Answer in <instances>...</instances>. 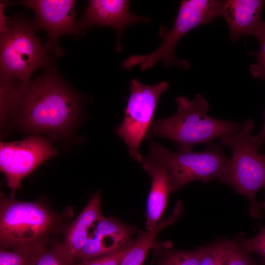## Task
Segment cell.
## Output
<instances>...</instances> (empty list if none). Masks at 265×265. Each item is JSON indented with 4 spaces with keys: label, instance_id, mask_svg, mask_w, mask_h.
<instances>
[{
    "label": "cell",
    "instance_id": "cell-2",
    "mask_svg": "<svg viewBox=\"0 0 265 265\" xmlns=\"http://www.w3.org/2000/svg\"><path fill=\"white\" fill-rule=\"evenodd\" d=\"M175 102L177 111L170 116L153 120L148 136L162 137L173 141L177 147L176 151L191 152L194 146L235 133L242 126V123L209 116L208 104L199 94L191 101L179 96Z\"/></svg>",
    "mask_w": 265,
    "mask_h": 265
},
{
    "label": "cell",
    "instance_id": "cell-4",
    "mask_svg": "<svg viewBox=\"0 0 265 265\" xmlns=\"http://www.w3.org/2000/svg\"><path fill=\"white\" fill-rule=\"evenodd\" d=\"M220 6L221 0H182L172 28L169 29L163 25L159 27L158 34L162 41L159 47L151 53L128 57L122 62V67L129 70L138 66L140 70L145 71L162 62L166 67L174 65L183 70L189 69L190 65L187 60L179 59L176 56L175 47L189 31L211 23L220 16Z\"/></svg>",
    "mask_w": 265,
    "mask_h": 265
},
{
    "label": "cell",
    "instance_id": "cell-13",
    "mask_svg": "<svg viewBox=\"0 0 265 265\" xmlns=\"http://www.w3.org/2000/svg\"><path fill=\"white\" fill-rule=\"evenodd\" d=\"M265 3L263 0H221L220 16L227 23L232 41L244 35L256 36L265 25L261 18Z\"/></svg>",
    "mask_w": 265,
    "mask_h": 265
},
{
    "label": "cell",
    "instance_id": "cell-25",
    "mask_svg": "<svg viewBox=\"0 0 265 265\" xmlns=\"http://www.w3.org/2000/svg\"><path fill=\"white\" fill-rule=\"evenodd\" d=\"M264 116L265 121L262 128L256 135H252L253 141L259 149L263 143L265 141V111L264 112Z\"/></svg>",
    "mask_w": 265,
    "mask_h": 265
},
{
    "label": "cell",
    "instance_id": "cell-14",
    "mask_svg": "<svg viewBox=\"0 0 265 265\" xmlns=\"http://www.w3.org/2000/svg\"><path fill=\"white\" fill-rule=\"evenodd\" d=\"M101 212V193L97 191L67 229L62 243L68 255L76 260L98 223Z\"/></svg>",
    "mask_w": 265,
    "mask_h": 265
},
{
    "label": "cell",
    "instance_id": "cell-9",
    "mask_svg": "<svg viewBox=\"0 0 265 265\" xmlns=\"http://www.w3.org/2000/svg\"><path fill=\"white\" fill-rule=\"evenodd\" d=\"M57 153L49 139L37 134L20 141L1 142L0 168L13 193L20 187L25 177Z\"/></svg>",
    "mask_w": 265,
    "mask_h": 265
},
{
    "label": "cell",
    "instance_id": "cell-23",
    "mask_svg": "<svg viewBox=\"0 0 265 265\" xmlns=\"http://www.w3.org/2000/svg\"><path fill=\"white\" fill-rule=\"evenodd\" d=\"M246 251L258 254L265 262V225L254 237L238 242Z\"/></svg>",
    "mask_w": 265,
    "mask_h": 265
},
{
    "label": "cell",
    "instance_id": "cell-20",
    "mask_svg": "<svg viewBox=\"0 0 265 265\" xmlns=\"http://www.w3.org/2000/svg\"><path fill=\"white\" fill-rule=\"evenodd\" d=\"M76 260L67 253L62 243H52L42 252L36 265H77Z\"/></svg>",
    "mask_w": 265,
    "mask_h": 265
},
{
    "label": "cell",
    "instance_id": "cell-11",
    "mask_svg": "<svg viewBox=\"0 0 265 265\" xmlns=\"http://www.w3.org/2000/svg\"><path fill=\"white\" fill-rule=\"evenodd\" d=\"M130 1L127 0H90L81 18L76 24V35L83 34L91 26H107L117 35L115 50L121 52V38L129 26L140 23H149L150 19L132 13Z\"/></svg>",
    "mask_w": 265,
    "mask_h": 265
},
{
    "label": "cell",
    "instance_id": "cell-6",
    "mask_svg": "<svg viewBox=\"0 0 265 265\" xmlns=\"http://www.w3.org/2000/svg\"><path fill=\"white\" fill-rule=\"evenodd\" d=\"M0 248L12 249L48 240L56 222L53 212L39 202H22L1 193Z\"/></svg>",
    "mask_w": 265,
    "mask_h": 265
},
{
    "label": "cell",
    "instance_id": "cell-22",
    "mask_svg": "<svg viewBox=\"0 0 265 265\" xmlns=\"http://www.w3.org/2000/svg\"><path fill=\"white\" fill-rule=\"evenodd\" d=\"M134 241L111 253L77 262V265H119Z\"/></svg>",
    "mask_w": 265,
    "mask_h": 265
},
{
    "label": "cell",
    "instance_id": "cell-8",
    "mask_svg": "<svg viewBox=\"0 0 265 265\" xmlns=\"http://www.w3.org/2000/svg\"><path fill=\"white\" fill-rule=\"evenodd\" d=\"M168 88L166 81L156 84H143L137 79L130 82V93L122 122L116 132L128 147L130 157L138 163L143 161L139 149L151 124L157 103Z\"/></svg>",
    "mask_w": 265,
    "mask_h": 265
},
{
    "label": "cell",
    "instance_id": "cell-17",
    "mask_svg": "<svg viewBox=\"0 0 265 265\" xmlns=\"http://www.w3.org/2000/svg\"><path fill=\"white\" fill-rule=\"evenodd\" d=\"M151 249L157 265H199L204 247L194 250H180L173 249L171 242L155 240Z\"/></svg>",
    "mask_w": 265,
    "mask_h": 265
},
{
    "label": "cell",
    "instance_id": "cell-7",
    "mask_svg": "<svg viewBox=\"0 0 265 265\" xmlns=\"http://www.w3.org/2000/svg\"><path fill=\"white\" fill-rule=\"evenodd\" d=\"M207 148L198 152H173L150 140L147 157L166 166L171 192H174L191 182L200 180L206 183L221 175L229 158L220 145L209 143Z\"/></svg>",
    "mask_w": 265,
    "mask_h": 265
},
{
    "label": "cell",
    "instance_id": "cell-10",
    "mask_svg": "<svg viewBox=\"0 0 265 265\" xmlns=\"http://www.w3.org/2000/svg\"><path fill=\"white\" fill-rule=\"evenodd\" d=\"M21 3L33 10L35 19L34 30H44L48 34L45 46L55 56L63 54L58 45V39L63 34L76 35L75 22L76 1L74 0H26Z\"/></svg>",
    "mask_w": 265,
    "mask_h": 265
},
{
    "label": "cell",
    "instance_id": "cell-1",
    "mask_svg": "<svg viewBox=\"0 0 265 265\" xmlns=\"http://www.w3.org/2000/svg\"><path fill=\"white\" fill-rule=\"evenodd\" d=\"M82 110L80 97L53 72L26 82L13 80L0 85V117H9L26 132L66 137Z\"/></svg>",
    "mask_w": 265,
    "mask_h": 265
},
{
    "label": "cell",
    "instance_id": "cell-15",
    "mask_svg": "<svg viewBox=\"0 0 265 265\" xmlns=\"http://www.w3.org/2000/svg\"><path fill=\"white\" fill-rule=\"evenodd\" d=\"M143 168L150 175L152 184L147 199L146 230L154 229L159 222L166 208L171 192L169 175L162 162L147 157L142 162Z\"/></svg>",
    "mask_w": 265,
    "mask_h": 265
},
{
    "label": "cell",
    "instance_id": "cell-26",
    "mask_svg": "<svg viewBox=\"0 0 265 265\" xmlns=\"http://www.w3.org/2000/svg\"><path fill=\"white\" fill-rule=\"evenodd\" d=\"M265 188V186H264ZM260 208L263 209L265 212V201L262 203H259Z\"/></svg>",
    "mask_w": 265,
    "mask_h": 265
},
{
    "label": "cell",
    "instance_id": "cell-12",
    "mask_svg": "<svg viewBox=\"0 0 265 265\" xmlns=\"http://www.w3.org/2000/svg\"><path fill=\"white\" fill-rule=\"evenodd\" d=\"M136 228L113 217L98 223L76 259L77 262L107 255L128 245Z\"/></svg>",
    "mask_w": 265,
    "mask_h": 265
},
{
    "label": "cell",
    "instance_id": "cell-16",
    "mask_svg": "<svg viewBox=\"0 0 265 265\" xmlns=\"http://www.w3.org/2000/svg\"><path fill=\"white\" fill-rule=\"evenodd\" d=\"M183 210V203L179 200L172 214L166 219L159 221L154 229L138 231L136 239L119 265H143L156 237L162 230L176 222L181 215Z\"/></svg>",
    "mask_w": 265,
    "mask_h": 265
},
{
    "label": "cell",
    "instance_id": "cell-5",
    "mask_svg": "<svg viewBox=\"0 0 265 265\" xmlns=\"http://www.w3.org/2000/svg\"><path fill=\"white\" fill-rule=\"evenodd\" d=\"M33 24L21 12L0 32V80H30L32 73L49 64L47 51L34 33Z\"/></svg>",
    "mask_w": 265,
    "mask_h": 265
},
{
    "label": "cell",
    "instance_id": "cell-24",
    "mask_svg": "<svg viewBox=\"0 0 265 265\" xmlns=\"http://www.w3.org/2000/svg\"><path fill=\"white\" fill-rule=\"evenodd\" d=\"M224 265H258L251 257L250 252L237 242L234 249L226 261Z\"/></svg>",
    "mask_w": 265,
    "mask_h": 265
},
{
    "label": "cell",
    "instance_id": "cell-19",
    "mask_svg": "<svg viewBox=\"0 0 265 265\" xmlns=\"http://www.w3.org/2000/svg\"><path fill=\"white\" fill-rule=\"evenodd\" d=\"M236 244V242L221 240L204 247L199 265H224Z\"/></svg>",
    "mask_w": 265,
    "mask_h": 265
},
{
    "label": "cell",
    "instance_id": "cell-27",
    "mask_svg": "<svg viewBox=\"0 0 265 265\" xmlns=\"http://www.w3.org/2000/svg\"><path fill=\"white\" fill-rule=\"evenodd\" d=\"M263 157L265 159V154L263 155Z\"/></svg>",
    "mask_w": 265,
    "mask_h": 265
},
{
    "label": "cell",
    "instance_id": "cell-3",
    "mask_svg": "<svg viewBox=\"0 0 265 265\" xmlns=\"http://www.w3.org/2000/svg\"><path fill=\"white\" fill-rule=\"evenodd\" d=\"M254 127L253 120L248 119L238 132L221 138L222 144L230 148L232 156L217 179L247 197L251 217L260 218L261 208L255 196L265 186V159L253 141Z\"/></svg>",
    "mask_w": 265,
    "mask_h": 265
},
{
    "label": "cell",
    "instance_id": "cell-21",
    "mask_svg": "<svg viewBox=\"0 0 265 265\" xmlns=\"http://www.w3.org/2000/svg\"><path fill=\"white\" fill-rule=\"evenodd\" d=\"M259 40L260 48L257 55V63L249 67V72L256 79L265 80V25L255 36Z\"/></svg>",
    "mask_w": 265,
    "mask_h": 265
},
{
    "label": "cell",
    "instance_id": "cell-28",
    "mask_svg": "<svg viewBox=\"0 0 265 265\" xmlns=\"http://www.w3.org/2000/svg\"><path fill=\"white\" fill-rule=\"evenodd\" d=\"M151 265H152V264H151Z\"/></svg>",
    "mask_w": 265,
    "mask_h": 265
},
{
    "label": "cell",
    "instance_id": "cell-18",
    "mask_svg": "<svg viewBox=\"0 0 265 265\" xmlns=\"http://www.w3.org/2000/svg\"><path fill=\"white\" fill-rule=\"evenodd\" d=\"M49 240L15 249L0 248V265H36Z\"/></svg>",
    "mask_w": 265,
    "mask_h": 265
}]
</instances>
